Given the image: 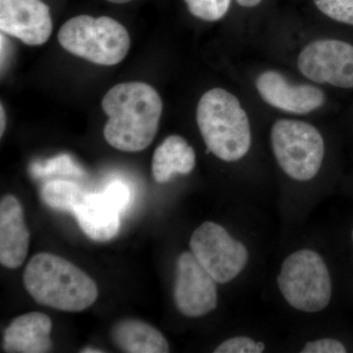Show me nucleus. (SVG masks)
<instances>
[{
    "mask_svg": "<svg viewBox=\"0 0 353 353\" xmlns=\"http://www.w3.org/2000/svg\"><path fill=\"white\" fill-rule=\"evenodd\" d=\"M1 126H0V134H3L4 130H6V111H4L3 106L1 105Z\"/></svg>",
    "mask_w": 353,
    "mask_h": 353,
    "instance_id": "nucleus-25",
    "label": "nucleus"
},
{
    "mask_svg": "<svg viewBox=\"0 0 353 353\" xmlns=\"http://www.w3.org/2000/svg\"><path fill=\"white\" fill-rule=\"evenodd\" d=\"M196 124L209 152L222 161H240L252 148L250 115L241 99L226 88H213L202 94Z\"/></svg>",
    "mask_w": 353,
    "mask_h": 353,
    "instance_id": "nucleus-2",
    "label": "nucleus"
},
{
    "mask_svg": "<svg viewBox=\"0 0 353 353\" xmlns=\"http://www.w3.org/2000/svg\"><path fill=\"white\" fill-rule=\"evenodd\" d=\"M73 213L83 233L92 241H110L119 232L122 211L103 192L85 194Z\"/></svg>",
    "mask_w": 353,
    "mask_h": 353,
    "instance_id": "nucleus-13",
    "label": "nucleus"
},
{
    "mask_svg": "<svg viewBox=\"0 0 353 353\" xmlns=\"http://www.w3.org/2000/svg\"><path fill=\"white\" fill-rule=\"evenodd\" d=\"M216 281L192 252L176 259L174 299L179 312L187 317H201L218 305Z\"/></svg>",
    "mask_w": 353,
    "mask_h": 353,
    "instance_id": "nucleus-10",
    "label": "nucleus"
},
{
    "mask_svg": "<svg viewBox=\"0 0 353 353\" xmlns=\"http://www.w3.org/2000/svg\"><path fill=\"white\" fill-rule=\"evenodd\" d=\"M303 353H345L347 347L341 341L334 339H320L305 343Z\"/></svg>",
    "mask_w": 353,
    "mask_h": 353,
    "instance_id": "nucleus-23",
    "label": "nucleus"
},
{
    "mask_svg": "<svg viewBox=\"0 0 353 353\" xmlns=\"http://www.w3.org/2000/svg\"><path fill=\"white\" fill-rule=\"evenodd\" d=\"M83 353H101L103 352L102 350H95V348H85V350H83L82 352Z\"/></svg>",
    "mask_w": 353,
    "mask_h": 353,
    "instance_id": "nucleus-26",
    "label": "nucleus"
},
{
    "mask_svg": "<svg viewBox=\"0 0 353 353\" xmlns=\"http://www.w3.org/2000/svg\"><path fill=\"white\" fill-rule=\"evenodd\" d=\"M190 246L197 261L218 284L231 282L248 264L245 246L216 223L208 221L197 228L190 238Z\"/></svg>",
    "mask_w": 353,
    "mask_h": 353,
    "instance_id": "nucleus-8",
    "label": "nucleus"
},
{
    "mask_svg": "<svg viewBox=\"0 0 353 353\" xmlns=\"http://www.w3.org/2000/svg\"><path fill=\"white\" fill-rule=\"evenodd\" d=\"M32 174L37 178L52 175L83 176V171L73 161L69 155H60L48 160L46 163H34L31 168Z\"/></svg>",
    "mask_w": 353,
    "mask_h": 353,
    "instance_id": "nucleus-19",
    "label": "nucleus"
},
{
    "mask_svg": "<svg viewBox=\"0 0 353 353\" xmlns=\"http://www.w3.org/2000/svg\"><path fill=\"white\" fill-rule=\"evenodd\" d=\"M0 30L28 46H41L50 38V9L43 0H0Z\"/></svg>",
    "mask_w": 353,
    "mask_h": 353,
    "instance_id": "nucleus-11",
    "label": "nucleus"
},
{
    "mask_svg": "<svg viewBox=\"0 0 353 353\" xmlns=\"http://www.w3.org/2000/svg\"><path fill=\"white\" fill-rule=\"evenodd\" d=\"M85 192L77 183L66 180H51L41 188V199L50 208L74 212Z\"/></svg>",
    "mask_w": 353,
    "mask_h": 353,
    "instance_id": "nucleus-17",
    "label": "nucleus"
},
{
    "mask_svg": "<svg viewBox=\"0 0 353 353\" xmlns=\"http://www.w3.org/2000/svg\"><path fill=\"white\" fill-rule=\"evenodd\" d=\"M274 157L292 180L307 182L318 175L324 161L325 141L317 127L299 118H279L272 124Z\"/></svg>",
    "mask_w": 353,
    "mask_h": 353,
    "instance_id": "nucleus-5",
    "label": "nucleus"
},
{
    "mask_svg": "<svg viewBox=\"0 0 353 353\" xmlns=\"http://www.w3.org/2000/svg\"><path fill=\"white\" fill-rule=\"evenodd\" d=\"M24 285L36 303L67 312L85 310L99 296L97 284L85 272L51 253H39L30 260Z\"/></svg>",
    "mask_w": 353,
    "mask_h": 353,
    "instance_id": "nucleus-3",
    "label": "nucleus"
},
{
    "mask_svg": "<svg viewBox=\"0 0 353 353\" xmlns=\"http://www.w3.org/2000/svg\"><path fill=\"white\" fill-rule=\"evenodd\" d=\"M106 1L111 2V3L115 4H124L128 2L132 1V0H106Z\"/></svg>",
    "mask_w": 353,
    "mask_h": 353,
    "instance_id": "nucleus-27",
    "label": "nucleus"
},
{
    "mask_svg": "<svg viewBox=\"0 0 353 353\" xmlns=\"http://www.w3.org/2000/svg\"><path fill=\"white\" fill-rule=\"evenodd\" d=\"M196 152L178 134L164 139L152 157V175L155 182H169L176 175H188L196 166Z\"/></svg>",
    "mask_w": 353,
    "mask_h": 353,
    "instance_id": "nucleus-15",
    "label": "nucleus"
},
{
    "mask_svg": "<svg viewBox=\"0 0 353 353\" xmlns=\"http://www.w3.org/2000/svg\"><path fill=\"white\" fill-rule=\"evenodd\" d=\"M30 233L20 201L6 194L0 201V262L8 269L20 267L29 250Z\"/></svg>",
    "mask_w": 353,
    "mask_h": 353,
    "instance_id": "nucleus-12",
    "label": "nucleus"
},
{
    "mask_svg": "<svg viewBox=\"0 0 353 353\" xmlns=\"http://www.w3.org/2000/svg\"><path fill=\"white\" fill-rule=\"evenodd\" d=\"M114 343L129 353L169 352L168 341L154 327L139 320H123L114 326Z\"/></svg>",
    "mask_w": 353,
    "mask_h": 353,
    "instance_id": "nucleus-16",
    "label": "nucleus"
},
{
    "mask_svg": "<svg viewBox=\"0 0 353 353\" xmlns=\"http://www.w3.org/2000/svg\"><path fill=\"white\" fill-rule=\"evenodd\" d=\"M253 85L259 99L274 110L287 115L306 116L321 110L327 97L321 85L296 82L277 69H264L255 75Z\"/></svg>",
    "mask_w": 353,
    "mask_h": 353,
    "instance_id": "nucleus-9",
    "label": "nucleus"
},
{
    "mask_svg": "<svg viewBox=\"0 0 353 353\" xmlns=\"http://www.w3.org/2000/svg\"><path fill=\"white\" fill-rule=\"evenodd\" d=\"M297 71L318 85L353 88V44L343 39L317 38L297 52Z\"/></svg>",
    "mask_w": 353,
    "mask_h": 353,
    "instance_id": "nucleus-7",
    "label": "nucleus"
},
{
    "mask_svg": "<svg viewBox=\"0 0 353 353\" xmlns=\"http://www.w3.org/2000/svg\"><path fill=\"white\" fill-rule=\"evenodd\" d=\"M316 8L334 22L353 27V0H313Z\"/></svg>",
    "mask_w": 353,
    "mask_h": 353,
    "instance_id": "nucleus-20",
    "label": "nucleus"
},
{
    "mask_svg": "<svg viewBox=\"0 0 353 353\" xmlns=\"http://www.w3.org/2000/svg\"><path fill=\"white\" fill-rule=\"evenodd\" d=\"M58 41L72 54L103 66L123 61L131 46L126 28L108 16L71 18L59 30Z\"/></svg>",
    "mask_w": 353,
    "mask_h": 353,
    "instance_id": "nucleus-4",
    "label": "nucleus"
},
{
    "mask_svg": "<svg viewBox=\"0 0 353 353\" xmlns=\"http://www.w3.org/2000/svg\"><path fill=\"white\" fill-rule=\"evenodd\" d=\"M190 13L205 22H217L229 12L232 0H183Z\"/></svg>",
    "mask_w": 353,
    "mask_h": 353,
    "instance_id": "nucleus-18",
    "label": "nucleus"
},
{
    "mask_svg": "<svg viewBox=\"0 0 353 353\" xmlns=\"http://www.w3.org/2000/svg\"><path fill=\"white\" fill-rule=\"evenodd\" d=\"M104 194L111 199L121 211L125 212L132 201V192L129 185L122 181H113L106 185Z\"/></svg>",
    "mask_w": 353,
    "mask_h": 353,
    "instance_id": "nucleus-22",
    "label": "nucleus"
},
{
    "mask_svg": "<svg viewBox=\"0 0 353 353\" xmlns=\"http://www.w3.org/2000/svg\"><path fill=\"white\" fill-rule=\"evenodd\" d=\"M108 117L104 138L116 150L138 152L150 145L162 115L161 97L145 83H123L108 90L101 102Z\"/></svg>",
    "mask_w": 353,
    "mask_h": 353,
    "instance_id": "nucleus-1",
    "label": "nucleus"
},
{
    "mask_svg": "<svg viewBox=\"0 0 353 353\" xmlns=\"http://www.w3.org/2000/svg\"><path fill=\"white\" fill-rule=\"evenodd\" d=\"M52 322L48 315L30 312L14 319L4 332V352L9 353L48 352L52 347Z\"/></svg>",
    "mask_w": 353,
    "mask_h": 353,
    "instance_id": "nucleus-14",
    "label": "nucleus"
},
{
    "mask_svg": "<svg viewBox=\"0 0 353 353\" xmlns=\"http://www.w3.org/2000/svg\"><path fill=\"white\" fill-rule=\"evenodd\" d=\"M265 345L248 336H234L223 341L214 350L215 353H260L263 352Z\"/></svg>",
    "mask_w": 353,
    "mask_h": 353,
    "instance_id": "nucleus-21",
    "label": "nucleus"
},
{
    "mask_svg": "<svg viewBox=\"0 0 353 353\" xmlns=\"http://www.w3.org/2000/svg\"><path fill=\"white\" fill-rule=\"evenodd\" d=\"M352 241H353V230H352Z\"/></svg>",
    "mask_w": 353,
    "mask_h": 353,
    "instance_id": "nucleus-28",
    "label": "nucleus"
},
{
    "mask_svg": "<svg viewBox=\"0 0 353 353\" xmlns=\"http://www.w3.org/2000/svg\"><path fill=\"white\" fill-rule=\"evenodd\" d=\"M277 282L285 301L301 312H320L331 301L333 285L328 267L314 250H301L289 255Z\"/></svg>",
    "mask_w": 353,
    "mask_h": 353,
    "instance_id": "nucleus-6",
    "label": "nucleus"
},
{
    "mask_svg": "<svg viewBox=\"0 0 353 353\" xmlns=\"http://www.w3.org/2000/svg\"><path fill=\"white\" fill-rule=\"evenodd\" d=\"M236 2L243 8H253V7L259 6L262 0H236Z\"/></svg>",
    "mask_w": 353,
    "mask_h": 353,
    "instance_id": "nucleus-24",
    "label": "nucleus"
}]
</instances>
